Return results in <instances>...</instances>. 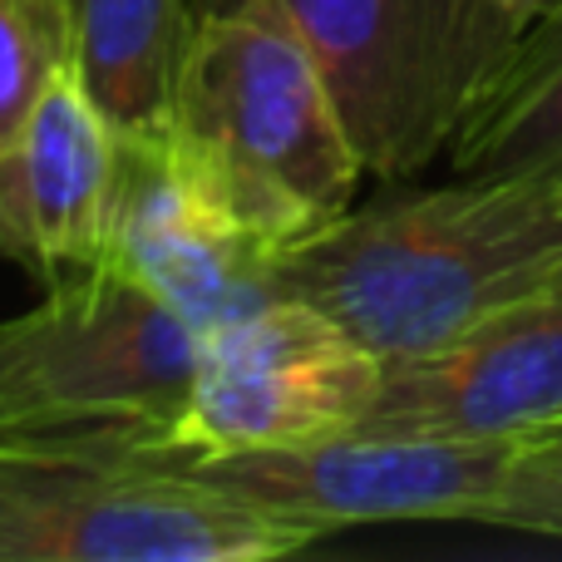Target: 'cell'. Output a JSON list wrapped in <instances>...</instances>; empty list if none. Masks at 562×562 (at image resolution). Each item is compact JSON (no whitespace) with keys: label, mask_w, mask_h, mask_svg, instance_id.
<instances>
[{"label":"cell","mask_w":562,"mask_h":562,"mask_svg":"<svg viewBox=\"0 0 562 562\" xmlns=\"http://www.w3.org/2000/svg\"><path fill=\"white\" fill-rule=\"evenodd\" d=\"M562 277V173H459L350 203L277 257V296L311 301L380 360L474 330Z\"/></svg>","instance_id":"1"},{"label":"cell","mask_w":562,"mask_h":562,"mask_svg":"<svg viewBox=\"0 0 562 562\" xmlns=\"http://www.w3.org/2000/svg\"><path fill=\"white\" fill-rule=\"evenodd\" d=\"M168 154L237 227L286 252L366 178L286 0H188Z\"/></svg>","instance_id":"2"},{"label":"cell","mask_w":562,"mask_h":562,"mask_svg":"<svg viewBox=\"0 0 562 562\" xmlns=\"http://www.w3.org/2000/svg\"><path fill=\"white\" fill-rule=\"evenodd\" d=\"M198 360L203 330L124 267L65 272L0 321V445L158 439Z\"/></svg>","instance_id":"3"},{"label":"cell","mask_w":562,"mask_h":562,"mask_svg":"<svg viewBox=\"0 0 562 562\" xmlns=\"http://www.w3.org/2000/svg\"><path fill=\"white\" fill-rule=\"evenodd\" d=\"M360 168L409 183L449 154L524 20L504 0H286Z\"/></svg>","instance_id":"4"},{"label":"cell","mask_w":562,"mask_h":562,"mask_svg":"<svg viewBox=\"0 0 562 562\" xmlns=\"http://www.w3.org/2000/svg\"><path fill=\"white\" fill-rule=\"evenodd\" d=\"M316 533L104 445H0V562H272Z\"/></svg>","instance_id":"5"},{"label":"cell","mask_w":562,"mask_h":562,"mask_svg":"<svg viewBox=\"0 0 562 562\" xmlns=\"http://www.w3.org/2000/svg\"><path fill=\"white\" fill-rule=\"evenodd\" d=\"M124 454L188 474L237 504L311 528L316 538L360 524H484L518 464V445H464L375 429H340L311 445L233 454Z\"/></svg>","instance_id":"6"},{"label":"cell","mask_w":562,"mask_h":562,"mask_svg":"<svg viewBox=\"0 0 562 562\" xmlns=\"http://www.w3.org/2000/svg\"><path fill=\"white\" fill-rule=\"evenodd\" d=\"M385 360L311 301L272 296L207 330L183 409L158 439H59V445L233 454L286 449L356 429L380 390Z\"/></svg>","instance_id":"7"},{"label":"cell","mask_w":562,"mask_h":562,"mask_svg":"<svg viewBox=\"0 0 562 562\" xmlns=\"http://www.w3.org/2000/svg\"><path fill=\"white\" fill-rule=\"evenodd\" d=\"M562 419V277L474 330L385 360L356 429L464 445H524Z\"/></svg>","instance_id":"8"},{"label":"cell","mask_w":562,"mask_h":562,"mask_svg":"<svg viewBox=\"0 0 562 562\" xmlns=\"http://www.w3.org/2000/svg\"><path fill=\"white\" fill-rule=\"evenodd\" d=\"M128 148L75 75L59 79L0 148V257L45 281L109 267Z\"/></svg>","instance_id":"9"},{"label":"cell","mask_w":562,"mask_h":562,"mask_svg":"<svg viewBox=\"0 0 562 562\" xmlns=\"http://www.w3.org/2000/svg\"><path fill=\"white\" fill-rule=\"evenodd\" d=\"M277 247L237 227L178 168L168 144L128 148L109 267H124L193 330H217L277 296Z\"/></svg>","instance_id":"10"},{"label":"cell","mask_w":562,"mask_h":562,"mask_svg":"<svg viewBox=\"0 0 562 562\" xmlns=\"http://www.w3.org/2000/svg\"><path fill=\"white\" fill-rule=\"evenodd\" d=\"M75 85L124 138L164 144L183 65L188 0H65Z\"/></svg>","instance_id":"11"},{"label":"cell","mask_w":562,"mask_h":562,"mask_svg":"<svg viewBox=\"0 0 562 562\" xmlns=\"http://www.w3.org/2000/svg\"><path fill=\"white\" fill-rule=\"evenodd\" d=\"M454 173H562V10L528 20L449 144Z\"/></svg>","instance_id":"12"},{"label":"cell","mask_w":562,"mask_h":562,"mask_svg":"<svg viewBox=\"0 0 562 562\" xmlns=\"http://www.w3.org/2000/svg\"><path fill=\"white\" fill-rule=\"evenodd\" d=\"M69 69L65 0H0V148Z\"/></svg>","instance_id":"13"},{"label":"cell","mask_w":562,"mask_h":562,"mask_svg":"<svg viewBox=\"0 0 562 562\" xmlns=\"http://www.w3.org/2000/svg\"><path fill=\"white\" fill-rule=\"evenodd\" d=\"M484 524L518 528V533L562 538V469L528 464V459L518 454L514 474H508L504 494L494 498V508H488Z\"/></svg>","instance_id":"14"},{"label":"cell","mask_w":562,"mask_h":562,"mask_svg":"<svg viewBox=\"0 0 562 562\" xmlns=\"http://www.w3.org/2000/svg\"><path fill=\"white\" fill-rule=\"evenodd\" d=\"M518 454L528 459V464H548V469H562V419L548 429H538V435H528L524 445H518Z\"/></svg>","instance_id":"15"},{"label":"cell","mask_w":562,"mask_h":562,"mask_svg":"<svg viewBox=\"0 0 562 562\" xmlns=\"http://www.w3.org/2000/svg\"><path fill=\"white\" fill-rule=\"evenodd\" d=\"M504 5L528 25V20H543V15H553V10H562V0H504Z\"/></svg>","instance_id":"16"}]
</instances>
